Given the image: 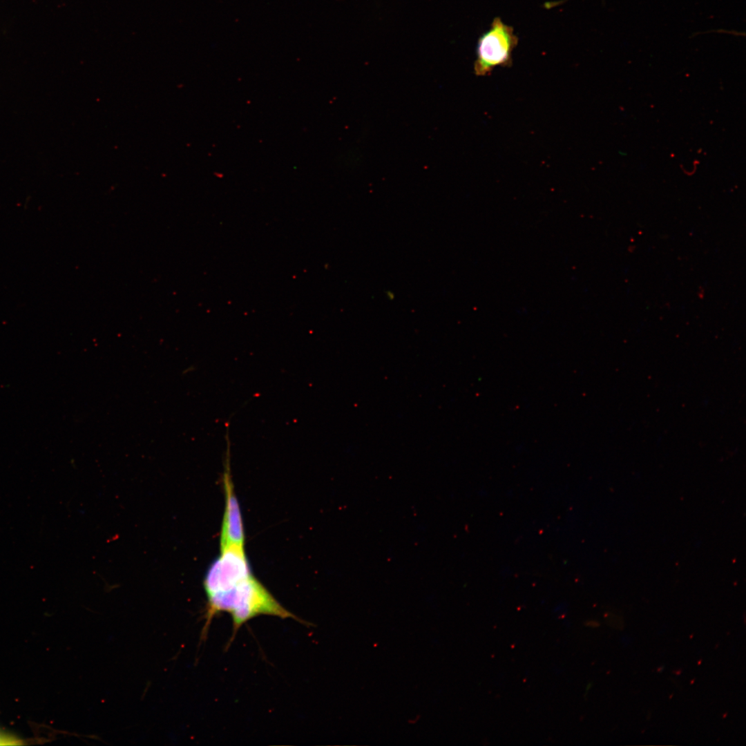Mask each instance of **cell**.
Instances as JSON below:
<instances>
[{
    "label": "cell",
    "instance_id": "277c9868",
    "mask_svg": "<svg viewBox=\"0 0 746 746\" xmlns=\"http://www.w3.org/2000/svg\"><path fill=\"white\" fill-rule=\"evenodd\" d=\"M227 432V449L226 452L223 482L225 490V509L221 526L220 547L232 545L244 546L245 533L238 501L233 490L230 472L229 440Z\"/></svg>",
    "mask_w": 746,
    "mask_h": 746
},
{
    "label": "cell",
    "instance_id": "5b68a950",
    "mask_svg": "<svg viewBox=\"0 0 746 746\" xmlns=\"http://www.w3.org/2000/svg\"><path fill=\"white\" fill-rule=\"evenodd\" d=\"M663 669H664V667L662 666V667H661L658 668V671H662L663 670Z\"/></svg>",
    "mask_w": 746,
    "mask_h": 746
},
{
    "label": "cell",
    "instance_id": "7a4b0ae2",
    "mask_svg": "<svg viewBox=\"0 0 746 746\" xmlns=\"http://www.w3.org/2000/svg\"><path fill=\"white\" fill-rule=\"evenodd\" d=\"M518 41L512 26L499 17L494 18L490 28L478 39L475 74L483 77L490 75L497 67L510 66Z\"/></svg>",
    "mask_w": 746,
    "mask_h": 746
},
{
    "label": "cell",
    "instance_id": "6da1fadb",
    "mask_svg": "<svg viewBox=\"0 0 746 746\" xmlns=\"http://www.w3.org/2000/svg\"><path fill=\"white\" fill-rule=\"evenodd\" d=\"M207 597L206 622L202 637L206 635L213 618L220 612L231 615L233 636L242 625L261 615L293 618L304 622L285 609L253 575Z\"/></svg>",
    "mask_w": 746,
    "mask_h": 746
},
{
    "label": "cell",
    "instance_id": "3957f363",
    "mask_svg": "<svg viewBox=\"0 0 746 746\" xmlns=\"http://www.w3.org/2000/svg\"><path fill=\"white\" fill-rule=\"evenodd\" d=\"M252 575L244 546L220 548L219 557L209 566L204 588L207 595L220 591Z\"/></svg>",
    "mask_w": 746,
    "mask_h": 746
}]
</instances>
